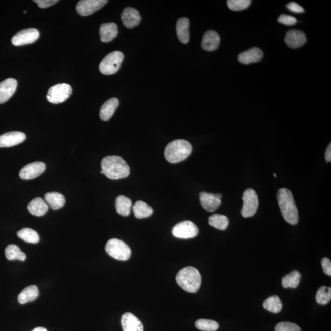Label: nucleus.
Here are the masks:
<instances>
[{
	"mask_svg": "<svg viewBox=\"0 0 331 331\" xmlns=\"http://www.w3.org/2000/svg\"><path fill=\"white\" fill-rule=\"evenodd\" d=\"M277 198L283 219L291 225L297 224L299 213L291 191L285 188L279 189Z\"/></svg>",
	"mask_w": 331,
	"mask_h": 331,
	"instance_id": "nucleus-1",
	"label": "nucleus"
},
{
	"mask_svg": "<svg viewBox=\"0 0 331 331\" xmlns=\"http://www.w3.org/2000/svg\"><path fill=\"white\" fill-rule=\"evenodd\" d=\"M101 168L103 174L111 180L126 178L130 172L127 162L121 157L117 156L104 157L101 161Z\"/></svg>",
	"mask_w": 331,
	"mask_h": 331,
	"instance_id": "nucleus-2",
	"label": "nucleus"
},
{
	"mask_svg": "<svg viewBox=\"0 0 331 331\" xmlns=\"http://www.w3.org/2000/svg\"><path fill=\"white\" fill-rule=\"evenodd\" d=\"M176 281L184 291L195 293L201 285V275L198 269L187 267L180 270L176 276Z\"/></svg>",
	"mask_w": 331,
	"mask_h": 331,
	"instance_id": "nucleus-3",
	"label": "nucleus"
},
{
	"mask_svg": "<svg viewBox=\"0 0 331 331\" xmlns=\"http://www.w3.org/2000/svg\"><path fill=\"white\" fill-rule=\"evenodd\" d=\"M192 152L190 143L183 139H177L170 142L166 146L165 157L168 162L177 163L183 162Z\"/></svg>",
	"mask_w": 331,
	"mask_h": 331,
	"instance_id": "nucleus-4",
	"label": "nucleus"
},
{
	"mask_svg": "<svg viewBox=\"0 0 331 331\" xmlns=\"http://www.w3.org/2000/svg\"><path fill=\"white\" fill-rule=\"evenodd\" d=\"M105 250L107 254L119 261H127L131 255L129 246L117 238H112L107 242Z\"/></svg>",
	"mask_w": 331,
	"mask_h": 331,
	"instance_id": "nucleus-5",
	"label": "nucleus"
},
{
	"mask_svg": "<svg viewBox=\"0 0 331 331\" xmlns=\"http://www.w3.org/2000/svg\"><path fill=\"white\" fill-rule=\"evenodd\" d=\"M124 55L120 51L110 53L101 62L100 64V72L104 75H112L117 72L120 69Z\"/></svg>",
	"mask_w": 331,
	"mask_h": 331,
	"instance_id": "nucleus-6",
	"label": "nucleus"
},
{
	"mask_svg": "<svg viewBox=\"0 0 331 331\" xmlns=\"http://www.w3.org/2000/svg\"><path fill=\"white\" fill-rule=\"evenodd\" d=\"M243 200L242 216L245 218L254 216L259 205L258 197L255 191L252 189L246 190L243 193Z\"/></svg>",
	"mask_w": 331,
	"mask_h": 331,
	"instance_id": "nucleus-7",
	"label": "nucleus"
},
{
	"mask_svg": "<svg viewBox=\"0 0 331 331\" xmlns=\"http://www.w3.org/2000/svg\"><path fill=\"white\" fill-rule=\"evenodd\" d=\"M72 94V88L67 83H61L52 86L47 95V99L50 103L59 104L64 102Z\"/></svg>",
	"mask_w": 331,
	"mask_h": 331,
	"instance_id": "nucleus-8",
	"label": "nucleus"
},
{
	"mask_svg": "<svg viewBox=\"0 0 331 331\" xmlns=\"http://www.w3.org/2000/svg\"><path fill=\"white\" fill-rule=\"evenodd\" d=\"M199 233V229L191 221H184L176 225L172 229V234L175 237L188 239L195 237Z\"/></svg>",
	"mask_w": 331,
	"mask_h": 331,
	"instance_id": "nucleus-9",
	"label": "nucleus"
},
{
	"mask_svg": "<svg viewBox=\"0 0 331 331\" xmlns=\"http://www.w3.org/2000/svg\"><path fill=\"white\" fill-rule=\"evenodd\" d=\"M40 37V32L37 29L29 28L17 32L12 38V44L15 46H25L34 43Z\"/></svg>",
	"mask_w": 331,
	"mask_h": 331,
	"instance_id": "nucleus-10",
	"label": "nucleus"
},
{
	"mask_svg": "<svg viewBox=\"0 0 331 331\" xmlns=\"http://www.w3.org/2000/svg\"><path fill=\"white\" fill-rule=\"evenodd\" d=\"M107 2L106 0H81L76 6V11L80 16H88L100 10Z\"/></svg>",
	"mask_w": 331,
	"mask_h": 331,
	"instance_id": "nucleus-11",
	"label": "nucleus"
},
{
	"mask_svg": "<svg viewBox=\"0 0 331 331\" xmlns=\"http://www.w3.org/2000/svg\"><path fill=\"white\" fill-rule=\"evenodd\" d=\"M45 169L46 165L43 162H36L29 163L20 170L19 176L22 180L34 179L43 174Z\"/></svg>",
	"mask_w": 331,
	"mask_h": 331,
	"instance_id": "nucleus-12",
	"label": "nucleus"
},
{
	"mask_svg": "<svg viewBox=\"0 0 331 331\" xmlns=\"http://www.w3.org/2000/svg\"><path fill=\"white\" fill-rule=\"evenodd\" d=\"M26 139L25 133L20 131H11L0 136V147L8 148L19 145Z\"/></svg>",
	"mask_w": 331,
	"mask_h": 331,
	"instance_id": "nucleus-13",
	"label": "nucleus"
},
{
	"mask_svg": "<svg viewBox=\"0 0 331 331\" xmlns=\"http://www.w3.org/2000/svg\"><path fill=\"white\" fill-rule=\"evenodd\" d=\"M121 19L124 25L127 28H133L139 24L141 20L139 11L136 9L128 7L122 14Z\"/></svg>",
	"mask_w": 331,
	"mask_h": 331,
	"instance_id": "nucleus-14",
	"label": "nucleus"
},
{
	"mask_svg": "<svg viewBox=\"0 0 331 331\" xmlns=\"http://www.w3.org/2000/svg\"><path fill=\"white\" fill-rule=\"evenodd\" d=\"M121 324L124 331H144L142 322L130 312L125 313L122 316Z\"/></svg>",
	"mask_w": 331,
	"mask_h": 331,
	"instance_id": "nucleus-15",
	"label": "nucleus"
},
{
	"mask_svg": "<svg viewBox=\"0 0 331 331\" xmlns=\"http://www.w3.org/2000/svg\"><path fill=\"white\" fill-rule=\"evenodd\" d=\"M17 87L16 79L9 78L0 83V104L7 102L13 96Z\"/></svg>",
	"mask_w": 331,
	"mask_h": 331,
	"instance_id": "nucleus-16",
	"label": "nucleus"
},
{
	"mask_svg": "<svg viewBox=\"0 0 331 331\" xmlns=\"http://www.w3.org/2000/svg\"><path fill=\"white\" fill-rule=\"evenodd\" d=\"M285 42L291 49H297L304 45L306 42V35L300 31H290L286 33Z\"/></svg>",
	"mask_w": 331,
	"mask_h": 331,
	"instance_id": "nucleus-17",
	"label": "nucleus"
},
{
	"mask_svg": "<svg viewBox=\"0 0 331 331\" xmlns=\"http://www.w3.org/2000/svg\"><path fill=\"white\" fill-rule=\"evenodd\" d=\"M199 198L202 207L208 212L216 210L222 202L221 199L218 198L216 194L201 192Z\"/></svg>",
	"mask_w": 331,
	"mask_h": 331,
	"instance_id": "nucleus-18",
	"label": "nucleus"
},
{
	"mask_svg": "<svg viewBox=\"0 0 331 331\" xmlns=\"http://www.w3.org/2000/svg\"><path fill=\"white\" fill-rule=\"evenodd\" d=\"M220 42V36L217 32L213 31H207L205 33L202 38V48L206 51H214L219 47Z\"/></svg>",
	"mask_w": 331,
	"mask_h": 331,
	"instance_id": "nucleus-19",
	"label": "nucleus"
},
{
	"mask_svg": "<svg viewBox=\"0 0 331 331\" xmlns=\"http://www.w3.org/2000/svg\"><path fill=\"white\" fill-rule=\"evenodd\" d=\"M262 57H263V52L262 50L258 47H253L241 53L238 55V59L241 64L248 65L260 61Z\"/></svg>",
	"mask_w": 331,
	"mask_h": 331,
	"instance_id": "nucleus-20",
	"label": "nucleus"
},
{
	"mask_svg": "<svg viewBox=\"0 0 331 331\" xmlns=\"http://www.w3.org/2000/svg\"><path fill=\"white\" fill-rule=\"evenodd\" d=\"M119 105V101L117 98H112L106 101L101 106L100 117L101 120L107 121L114 115L115 110Z\"/></svg>",
	"mask_w": 331,
	"mask_h": 331,
	"instance_id": "nucleus-21",
	"label": "nucleus"
},
{
	"mask_svg": "<svg viewBox=\"0 0 331 331\" xmlns=\"http://www.w3.org/2000/svg\"><path fill=\"white\" fill-rule=\"evenodd\" d=\"M28 210L33 216L41 217L47 213L49 210V205L44 199L36 198L32 199L28 205Z\"/></svg>",
	"mask_w": 331,
	"mask_h": 331,
	"instance_id": "nucleus-22",
	"label": "nucleus"
},
{
	"mask_svg": "<svg viewBox=\"0 0 331 331\" xmlns=\"http://www.w3.org/2000/svg\"><path fill=\"white\" fill-rule=\"evenodd\" d=\"M101 41L108 43L114 40L118 34L117 25L114 23H104L100 29Z\"/></svg>",
	"mask_w": 331,
	"mask_h": 331,
	"instance_id": "nucleus-23",
	"label": "nucleus"
},
{
	"mask_svg": "<svg viewBox=\"0 0 331 331\" xmlns=\"http://www.w3.org/2000/svg\"><path fill=\"white\" fill-rule=\"evenodd\" d=\"M190 22L186 17L180 18L177 23V34L182 43L187 44L189 41Z\"/></svg>",
	"mask_w": 331,
	"mask_h": 331,
	"instance_id": "nucleus-24",
	"label": "nucleus"
},
{
	"mask_svg": "<svg viewBox=\"0 0 331 331\" xmlns=\"http://www.w3.org/2000/svg\"><path fill=\"white\" fill-rule=\"evenodd\" d=\"M44 199L46 203L53 210H58L64 207L65 199L64 195L58 192H49L46 194Z\"/></svg>",
	"mask_w": 331,
	"mask_h": 331,
	"instance_id": "nucleus-25",
	"label": "nucleus"
},
{
	"mask_svg": "<svg viewBox=\"0 0 331 331\" xmlns=\"http://www.w3.org/2000/svg\"><path fill=\"white\" fill-rule=\"evenodd\" d=\"M131 207H132V202L127 197L121 195L116 199V210L121 216L124 217L129 216Z\"/></svg>",
	"mask_w": 331,
	"mask_h": 331,
	"instance_id": "nucleus-26",
	"label": "nucleus"
},
{
	"mask_svg": "<svg viewBox=\"0 0 331 331\" xmlns=\"http://www.w3.org/2000/svg\"><path fill=\"white\" fill-rule=\"evenodd\" d=\"M38 296L39 291L37 286L31 285L21 292L18 296V300L20 304H23L37 299Z\"/></svg>",
	"mask_w": 331,
	"mask_h": 331,
	"instance_id": "nucleus-27",
	"label": "nucleus"
},
{
	"mask_svg": "<svg viewBox=\"0 0 331 331\" xmlns=\"http://www.w3.org/2000/svg\"><path fill=\"white\" fill-rule=\"evenodd\" d=\"M133 212L137 219H141L147 218L153 214V210L151 207L142 201H137L133 206Z\"/></svg>",
	"mask_w": 331,
	"mask_h": 331,
	"instance_id": "nucleus-28",
	"label": "nucleus"
},
{
	"mask_svg": "<svg viewBox=\"0 0 331 331\" xmlns=\"http://www.w3.org/2000/svg\"><path fill=\"white\" fill-rule=\"evenodd\" d=\"M5 256L10 261H24L26 258L25 253L21 251L19 247L14 244H10L6 248Z\"/></svg>",
	"mask_w": 331,
	"mask_h": 331,
	"instance_id": "nucleus-29",
	"label": "nucleus"
},
{
	"mask_svg": "<svg viewBox=\"0 0 331 331\" xmlns=\"http://www.w3.org/2000/svg\"><path fill=\"white\" fill-rule=\"evenodd\" d=\"M300 278L301 274L299 271L294 270L283 277L282 286L285 288H296L299 285Z\"/></svg>",
	"mask_w": 331,
	"mask_h": 331,
	"instance_id": "nucleus-30",
	"label": "nucleus"
},
{
	"mask_svg": "<svg viewBox=\"0 0 331 331\" xmlns=\"http://www.w3.org/2000/svg\"><path fill=\"white\" fill-rule=\"evenodd\" d=\"M208 223L213 227L225 230L227 228L229 225V220L227 217L221 214H214L208 219Z\"/></svg>",
	"mask_w": 331,
	"mask_h": 331,
	"instance_id": "nucleus-31",
	"label": "nucleus"
},
{
	"mask_svg": "<svg viewBox=\"0 0 331 331\" xmlns=\"http://www.w3.org/2000/svg\"><path fill=\"white\" fill-rule=\"evenodd\" d=\"M17 236L21 239L31 244H37L40 241V237L34 229L25 228L17 232Z\"/></svg>",
	"mask_w": 331,
	"mask_h": 331,
	"instance_id": "nucleus-32",
	"label": "nucleus"
},
{
	"mask_svg": "<svg viewBox=\"0 0 331 331\" xmlns=\"http://www.w3.org/2000/svg\"><path fill=\"white\" fill-rule=\"evenodd\" d=\"M263 307L267 311L274 313V314H277L281 311L283 304L279 297L275 295V296H271L265 300Z\"/></svg>",
	"mask_w": 331,
	"mask_h": 331,
	"instance_id": "nucleus-33",
	"label": "nucleus"
},
{
	"mask_svg": "<svg viewBox=\"0 0 331 331\" xmlns=\"http://www.w3.org/2000/svg\"><path fill=\"white\" fill-rule=\"evenodd\" d=\"M197 329L202 331H216L219 327L217 322L207 319H199L195 323Z\"/></svg>",
	"mask_w": 331,
	"mask_h": 331,
	"instance_id": "nucleus-34",
	"label": "nucleus"
},
{
	"mask_svg": "<svg viewBox=\"0 0 331 331\" xmlns=\"http://www.w3.org/2000/svg\"><path fill=\"white\" fill-rule=\"evenodd\" d=\"M331 300V288L323 286L318 289L316 294V300L321 305H325L330 302Z\"/></svg>",
	"mask_w": 331,
	"mask_h": 331,
	"instance_id": "nucleus-35",
	"label": "nucleus"
},
{
	"mask_svg": "<svg viewBox=\"0 0 331 331\" xmlns=\"http://www.w3.org/2000/svg\"><path fill=\"white\" fill-rule=\"evenodd\" d=\"M251 4L250 0H228V7L232 11H239L245 10Z\"/></svg>",
	"mask_w": 331,
	"mask_h": 331,
	"instance_id": "nucleus-36",
	"label": "nucleus"
},
{
	"mask_svg": "<svg viewBox=\"0 0 331 331\" xmlns=\"http://www.w3.org/2000/svg\"><path fill=\"white\" fill-rule=\"evenodd\" d=\"M276 331H301L297 324L291 322H280L275 327Z\"/></svg>",
	"mask_w": 331,
	"mask_h": 331,
	"instance_id": "nucleus-37",
	"label": "nucleus"
},
{
	"mask_svg": "<svg viewBox=\"0 0 331 331\" xmlns=\"http://www.w3.org/2000/svg\"><path fill=\"white\" fill-rule=\"evenodd\" d=\"M278 22L286 26H293L296 24L297 20L294 17L282 14L278 18Z\"/></svg>",
	"mask_w": 331,
	"mask_h": 331,
	"instance_id": "nucleus-38",
	"label": "nucleus"
},
{
	"mask_svg": "<svg viewBox=\"0 0 331 331\" xmlns=\"http://www.w3.org/2000/svg\"><path fill=\"white\" fill-rule=\"evenodd\" d=\"M40 8H46L55 5L58 3V0H34Z\"/></svg>",
	"mask_w": 331,
	"mask_h": 331,
	"instance_id": "nucleus-39",
	"label": "nucleus"
},
{
	"mask_svg": "<svg viewBox=\"0 0 331 331\" xmlns=\"http://www.w3.org/2000/svg\"><path fill=\"white\" fill-rule=\"evenodd\" d=\"M321 266L324 273L327 275L331 276V262L329 258H324L321 260Z\"/></svg>",
	"mask_w": 331,
	"mask_h": 331,
	"instance_id": "nucleus-40",
	"label": "nucleus"
},
{
	"mask_svg": "<svg viewBox=\"0 0 331 331\" xmlns=\"http://www.w3.org/2000/svg\"><path fill=\"white\" fill-rule=\"evenodd\" d=\"M286 7L291 12L295 13H303L304 10L301 6L295 2H291L286 5Z\"/></svg>",
	"mask_w": 331,
	"mask_h": 331,
	"instance_id": "nucleus-41",
	"label": "nucleus"
},
{
	"mask_svg": "<svg viewBox=\"0 0 331 331\" xmlns=\"http://www.w3.org/2000/svg\"><path fill=\"white\" fill-rule=\"evenodd\" d=\"M325 159L327 160V162H330L331 160V145L330 144L328 146L326 152H325Z\"/></svg>",
	"mask_w": 331,
	"mask_h": 331,
	"instance_id": "nucleus-42",
	"label": "nucleus"
},
{
	"mask_svg": "<svg viewBox=\"0 0 331 331\" xmlns=\"http://www.w3.org/2000/svg\"><path fill=\"white\" fill-rule=\"evenodd\" d=\"M32 331H47V330L46 329V328L38 327L35 328V329Z\"/></svg>",
	"mask_w": 331,
	"mask_h": 331,
	"instance_id": "nucleus-43",
	"label": "nucleus"
},
{
	"mask_svg": "<svg viewBox=\"0 0 331 331\" xmlns=\"http://www.w3.org/2000/svg\"><path fill=\"white\" fill-rule=\"evenodd\" d=\"M216 195L218 197V198H219L220 199L222 198V195H221L220 193H217V194H216Z\"/></svg>",
	"mask_w": 331,
	"mask_h": 331,
	"instance_id": "nucleus-44",
	"label": "nucleus"
},
{
	"mask_svg": "<svg viewBox=\"0 0 331 331\" xmlns=\"http://www.w3.org/2000/svg\"><path fill=\"white\" fill-rule=\"evenodd\" d=\"M273 175H274V177H277V175H276V174H274Z\"/></svg>",
	"mask_w": 331,
	"mask_h": 331,
	"instance_id": "nucleus-45",
	"label": "nucleus"
},
{
	"mask_svg": "<svg viewBox=\"0 0 331 331\" xmlns=\"http://www.w3.org/2000/svg\"><path fill=\"white\" fill-rule=\"evenodd\" d=\"M100 173H101V174H103V172L102 171H101Z\"/></svg>",
	"mask_w": 331,
	"mask_h": 331,
	"instance_id": "nucleus-46",
	"label": "nucleus"
},
{
	"mask_svg": "<svg viewBox=\"0 0 331 331\" xmlns=\"http://www.w3.org/2000/svg\"><path fill=\"white\" fill-rule=\"evenodd\" d=\"M24 14H26V11H24Z\"/></svg>",
	"mask_w": 331,
	"mask_h": 331,
	"instance_id": "nucleus-47",
	"label": "nucleus"
}]
</instances>
